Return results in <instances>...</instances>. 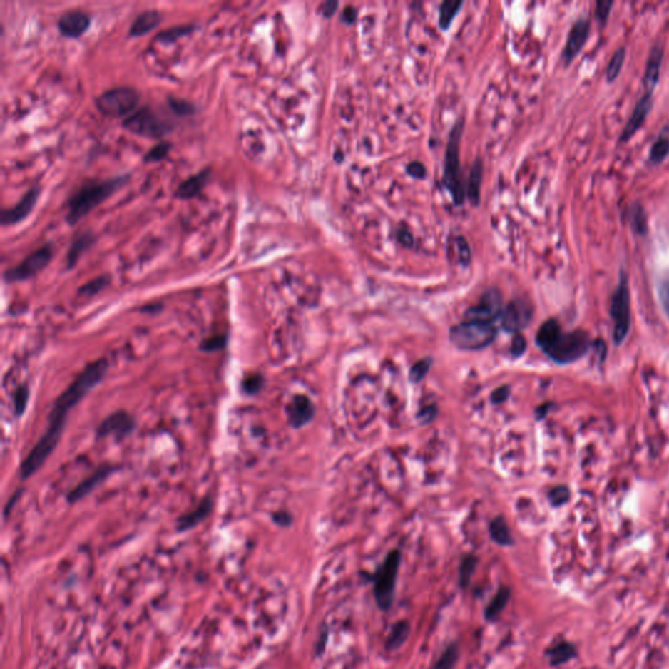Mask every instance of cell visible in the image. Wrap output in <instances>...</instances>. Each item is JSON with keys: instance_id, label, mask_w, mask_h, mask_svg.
<instances>
[{"instance_id": "cell-1", "label": "cell", "mask_w": 669, "mask_h": 669, "mask_svg": "<svg viewBox=\"0 0 669 669\" xmlns=\"http://www.w3.org/2000/svg\"><path fill=\"white\" fill-rule=\"evenodd\" d=\"M108 367L109 364L105 358L91 362L78 374L76 379L63 391L61 397L55 400L45 434L41 436V439L31 449V451L20 466L21 480H26L34 475L50 458V455L61 441L68 412L91 389H94L102 381V378L108 373Z\"/></svg>"}, {"instance_id": "cell-2", "label": "cell", "mask_w": 669, "mask_h": 669, "mask_svg": "<svg viewBox=\"0 0 669 669\" xmlns=\"http://www.w3.org/2000/svg\"><path fill=\"white\" fill-rule=\"evenodd\" d=\"M536 344L548 357L557 364H571L583 357L591 342L584 331L562 332L556 320L545 322L536 334Z\"/></svg>"}, {"instance_id": "cell-3", "label": "cell", "mask_w": 669, "mask_h": 669, "mask_svg": "<svg viewBox=\"0 0 669 669\" xmlns=\"http://www.w3.org/2000/svg\"><path fill=\"white\" fill-rule=\"evenodd\" d=\"M126 175L114 177L106 180H89L86 185L80 187L78 191L68 200L67 215L66 220L70 225L78 224L81 218L86 216L89 212L100 205L103 200L123 187L127 182Z\"/></svg>"}, {"instance_id": "cell-4", "label": "cell", "mask_w": 669, "mask_h": 669, "mask_svg": "<svg viewBox=\"0 0 669 669\" xmlns=\"http://www.w3.org/2000/svg\"><path fill=\"white\" fill-rule=\"evenodd\" d=\"M463 133V122L459 121L452 128L450 141L446 150V164H444V182L447 190L452 195L455 204L460 205L464 202L467 195L466 183L460 174V138Z\"/></svg>"}, {"instance_id": "cell-5", "label": "cell", "mask_w": 669, "mask_h": 669, "mask_svg": "<svg viewBox=\"0 0 669 669\" xmlns=\"http://www.w3.org/2000/svg\"><path fill=\"white\" fill-rule=\"evenodd\" d=\"M611 317L613 320V342L616 345H621L629 334L631 325L630 288L625 270L620 272L618 285L612 297Z\"/></svg>"}, {"instance_id": "cell-6", "label": "cell", "mask_w": 669, "mask_h": 669, "mask_svg": "<svg viewBox=\"0 0 669 669\" xmlns=\"http://www.w3.org/2000/svg\"><path fill=\"white\" fill-rule=\"evenodd\" d=\"M497 334L491 323L464 322L451 328L450 340L459 349L479 350L491 345Z\"/></svg>"}, {"instance_id": "cell-7", "label": "cell", "mask_w": 669, "mask_h": 669, "mask_svg": "<svg viewBox=\"0 0 669 669\" xmlns=\"http://www.w3.org/2000/svg\"><path fill=\"white\" fill-rule=\"evenodd\" d=\"M139 103V93L130 86L106 91L96 98V106L110 118L130 117Z\"/></svg>"}, {"instance_id": "cell-8", "label": "cell", "mask_w": 669, "mask_h": 669, "mask_svg": "<svg viewBox=\"0 0 669 669\" xmlns=\"http://www.w3.org/2000/svg\"><path fill=\"white\" fill-rule=\"evenodd\" d=\"M400 561H402V556L397 551L389 553L375 578L374 596L377 600V604L383 611L389 609L394 603Z\"/></svg>"}, {"instance_id": "cell-9", "label": "cell", "mask_w": 669, "mask_h": 669, "mask_svg": "<svg viewBox=\"0 0 669 669\" xmlns=\"http://www.w3.org/2000/svg\"><path fill=\"white\" fill-rule=\"evenodd\" d=\"M123 127L130 133L150 139H160L171 131L170 123L150 108H143L126 118Z\"/></svg>"}, {"instance_id": "cell-10", "label": "cell", "mask_w": 669, "mask_h": 669, "mask_svg": "<svg viewBox=\"0 0 669 669\" xmlns=\"http://www.w3.org/2000/svg\"><path fill=\"white\" fill-rule=\"evenodd\" d=\"M53 257H54L53 246L47 243L25 257L20 265H16L14 268H9L7 272L4 273V280L7 282L28 280L41 272L44 268H46Z\"/></svg>"}, {"instance_id": "cell-11", "label": "cell", "mask_w": 669, "mask_h": 669, "mask_svg": "<svg viewBox=\"0 0 669 669\" xmlns=\"http://www.w3.org/2000/svg\"><path fill=\"white\" fill-rule=\"evenodd\" d=\"M502 298L499 290L491 289L484 293L480 298L479 304L472 306L466 312L467 322H481V323H491L493 320L501 318L502 314Z\"/></svg>"}, {"instance_id": "cell-12", "label": "cell", "mask_w": 669, "mask_h": 669, "mask_svg": "<svg viewBox=\"0 0 669 669\" xmlns=\"http://www.w3.org/2000/svg\"><path fill=\"white\" fill-rule=\"evenodd\" d=\"M533 309L526 300H515L513 302L507 305V307L504 309L501 314V320H502V327L506 331L516 332L521 331L524 327L528 326L529 322L532 320Z\"/></svg>"}, {"instance_id": "cell-13", "label": "cell", "mask_w": 669, "mask_h": 669, "mask_svg": "<svg viewBox=\"0 0 669 669\" xmlns=\"http://www.w3.org/2000/svg\"><path fill=\"white\" fill-rule=\"evenodd\" d=\"M590 31H591V23L587 17L579 19L571 26L566 45H565V48L562 51V61L566 66L573 62L576 55L581 53V50L583 48L587 39H588Z\"/></svg>"}, {"instance_id": "cell-14", "label": "cell", "mask_w": 669, "mask_h": 669, "mask_svg": "<svg viewBox=\"0 0 669 669\" xmlns=\"http://www.w3.org/2000/svg\"><path fill=\"white\" fill-rule=\"evenodd\" d=\"M653 105H654V98H653V93H646L643 94L640 98H639L635 108L633 110L631 113V117L628 123L625 126V128L621 133V136H620V141L621 143H625V141H630L631 138L635 135V133L638 131L639 128L643 126V123L646 122L647 117L648 114L651 113L653 110Z\"/></svg>"}, {"instance_id": "cell-15", "label": "cell", "mask_w": 669, "mask_h": 669, "mask_svg": "<svg viewBox=\"0 0 669 669\" xmlns=\"http://www.w3.org/2000/svg\"><path fill=\"white\" fill-rule=\"evenodd\" d=\"M135 428V421L133 416L125 411H118L111 413L109 417L102 421L100 428L97 430L98 436H114L117 438H123L128 436Z\"/></svg>"}, {"instance_id": "cell-16", "label": "cell", "mask_w": 669, "mask_h": 669, "mask_svg": "<svg viewBox=\"0 0 669 669\" xmlns=\"http://www.w3.org/2000/svg\"><path fill=\"white\" fill-rule=\"evenodd\" d=\"M91 26V17L83 11H68L59 19L58 28L61 34L67 39H78Z\"/></svg>"}, {"instance_id": "cell-17", "label": "cell", "mask_w": 669, "mask_h": 669, "mask_svg": "<svg viewBox=\"0 0 669 669\" xmlns=\"http://www.w3.org/2000/svg\"><path fill=\"white\" fill-rule=\"evenodd\" d=\"M39 188L34 187L31 188L26 194L24 195L21 200L16 204L15 207L9 210H3L1 212V224L3 225H14L20 221H23L31 213L36 203L39 200Z\"/></svg>"}, {"instance_id": "cell-18", "label": "cell", "mask_w": 669, "mask_h": 669, "mask_svg": "<svg viewBox=\"0 0 669 669\" xmlns=\"http://www.w3.org/2000/svg\"><path fill=\"white\" fill-rule=\"evenodd\" d=\"M314 412L315 411H314L312 400L304 395H297L293 397L287 407L289 424L293 428H301L306 425L309 421L312 420Z\"/></svg>"}, {"instance_id": "cell-19", "label": "cell", "mask_w": 669, "mask_h": 669, "mask_svg": "<svg viewBox=\"0 0 669 669\" xmlns=\"http://www.w3.org/2000/svg\"><path fill=\"white\" fill-rule=\"evenodd\" d=\"M113 471H114V468L110 467V466H102V467L98 468L93 475H91L86 480H83L75 489H72L68 493V496H67L68 502L70 504H76L80 499H84L86 494H89L91 491H93L97 485H100Z\"/></svg>"}, {"instance_id": "cell-20", "label": "cell", "mask_w": 669, "mask_h": 669, "mask_svg": "<svg viewBox=\"0 0 669 669\" xmlns=\"http://www.w3.org/2000/svg\"><path fill=\"white\" fill-rule=\"evenodd\" d=\"M663 58H664V50L660 44L655 45L654 48L651 50L648 61H647L646 71H645V78H643V84L648 93H653L655 88L658 86V81L660 78V70H662Z\"/></svg>"}, {"instance_id": "cell-21", "label": "cell", "mask_w": 669, "mask_h": 669, "mask_svg": "<svg viewBox=\"0 0 669 669\" xmlns=\"http://www.w3.org/2000/svg\"><path fill=\"white\" fill-rule=\"evenodd\" d=\"M212 509H213V499L208 496V497L203 499L202 502L196 506L193 511L185 514L179 518L178 521H177V529L179 532H185L188 529L195 528L198 524H200L210 515Z\"/></svg>"}, {"instance_id": "cell-22", "label": "cell", "mask_w": 669, "mask_h": 669, "mask_svg": "<svg viewBox=\"0 0 669 669\" xmlns=\"http://www.w3.org/2000/svg\"><path fill=\"white\" fill-rule=\"evenodd\" d=\"M210 169H204V170L195 174L193 177L187 178L185 182H182L178 186V190L175 195L180 198V199H191L194 198L196 195L199 194L203 190V187L207 185L208 179H210Z\"/></svg>"}, {"instance_id": "cell-23", "label": "cell", "mask_w": 669, "mask_h": 669, "mask_svg": "<svg viewBox=\"0 0 669 669\" xmlns=\"http://www.w3.org/2000/svg\"><path fill=\"white\" fill-rule=\"evenodd\" d=\"M160 21H161V14L158 11H155V9L144 11L135 19V21L130 28V36L141 37L149 31H153Z\"/></svg>"}, {"instance_id": "cell-24", "label": "cell", "mask_w": 669, "mask_h": 669, "mask_svg": "<svg viewBox=\"0 0 669 669\" xmlns=\"http://www.w3.org/2000/svg\"><path fill=\"white\" fill-rule=\"evenodd\" d=\"M93 234L89 233V232L80 234L78 237H76L72 242L70 250H68V254H67V268L75 267L78 263V257H81V254L93 245Z\"/></svg>"}, {"instance_id": "cell-25", "label": "cell", "mask_w": 669, "mask_h": 669, "mask_svg": "<svg viewBox=\"0 0 669 669\" xmlns=\"http://www.w3.org/2000/svg\"><path fill=\"white\" fill-rule=\"evenodd\" d=\"M626 218H628V223L630 224L631 229L634 230V233L639 234V235H645L647 233L648 226H647L646 212L642 207V204L634 203L630 207H628Z\"/></svg>"}, {"instance_id": "cell-26", "label": "cell", "mask_w": 669, "mask_h": 669, "mask_svg": "<svg viewBox=\"0 0 669 669\" xmlns=\"http://www.w3.org/2000/svg\"><path fill=\"white\" fill-rule=\"evenodd\" d=\"M576 655V647L568 642H561L558 645L553 646L548 650V659L553 667H558L568 660H571Z\"/></svg>"}, {"instance_id": "cell-27", "label": "cell", "mask_w": 669, "mask_h": 669, "mask_svg": "<svg viewBox=\"0 0 669 669\" xmlns=\"http://www.w3.org/2000/svg\"><path fill=\"white\" fill-rule=\"evenodd\" d=\"M483 165L481 161H476L471 175L468 179L467 196L469 200L474 204H479L480 199V187H481V180H483Z\"/></svg>"}, {"instance_id": "cell-28", "label": "cell", "mask_w": 669, "mask_h": 669, "mask_svg": "<svg viewBox=\"0 0 669 669\" xmlns=\"http://www.w3.org/2000/svg\"><path fill=\"white\" fill-rule=\"evenodd\" d=\"M411 633V626L407 621H399L395 623L391 629L389 639H387V648L389 650H397L399 647L403 646L405 640L409 637Z\"/></svg>"}, {"instance_id": "cell-29", "label": "cell", "mask_w": 669, "mask_h": 669, "mask_svg": "<svg viewBox=\"0 0 669 669\" xmlns=\"http://www.w3.org/2000/svg\"><path fill=\"white\" fill-rule=\"evenodd\" d=\"M489 532H491V538H493L497 544H513L511 532H510V528H509V526H507V523H506L504 518L499 516V518H496L494 521H491Z\"/></svg>"}, {"instance_id": "cell-30", "label": "cell", "mask_w": 669, "mask_h": 669, "mask_svg": "<svg viewBox=\"0 0 669 669\" xmlns=\"http://www.w3.org/2000/svg\"><path fill=\"white\" fill-rule=\"evenodd\" d=\"M509 599H510V590L506 588V587H502L489 603V606L485 611V617L488 620L497 618L501 615V612L505 609L506 604L509 603Z\"/></svg>"}, {"instance_id": "cell-31", "label": "cell", "mask_w": 669, "mask_h": 669, "mask_svg": "<svg viewBox=\"0 0 669 669\" xmlns=\"http://www.w3.org/2000/svg\"><path fill=\"white\" fill-rule=\"evenodd\" d=\"M625 58H626V48L620 47L612 56L611 62L608 63L607 71H606L608 83H613L616 78H618L620 72L623 70Z\"/></svg>"}, {"instance_id": "cell-32", "label": "cell", "mask_w": 669, "mask_h": 669, "mask_svg": "<svg viewBox=\"0 0 669 669\" xmlns=\"http://www.w3.org/2000/svg\"><path fill=\"white\" fill-rule=\"evenodd\" d=\"M668 155L669 138L667 136L658 138L650 149V163L654 165L662 164Z\"/></svg>"}, {"instance_id": "cell-33", "label": "cell", "mask_w": 669, "mask_h": 669, "mask_svg": "<svg viewBox=\"0 0 669 669\" xmlns=\"http://www.w3.org/2000/svg\"><path fill=\"white\" fill-rule=\"evenodd\" d=\"M459 659V648L456 645H451L444 650V654L436 660L430 669H454Z\"/></svg>"}, {"instance_id": "cell-34", "label": "cell", "mask_w": 669, "mask_h": 669, "mask_svg": "<svg viewBox=\"0 0 669 669\" xmlns=\"http://www.w3.org/2000/svg\"><path fill=\"white\" fill-rule=\"evenodd\" d=\"M463 6L461 1H444L439 11V25L442 29L450 26L454 17L459 12L460 7Z\"/></svg>"}, {"instance_id": "cell-35", "label": "cell", "mask_w": 669, "mask_h": 669, "mask_svg": "<svg viewBox=\"0 0 669 669\" xmlns=\"http://www.w3.org/2000/svg\"><path fill=\"white\" fill-rule=\"evenodd\" d=\"M194 29L193 25H180V26H173L170 29H166V31H163L158 36H157V41L160 42H164V44H171L174 41L186 36L188 33H191V31Z\"/></svg>"}, {"instance_id": "cell-36", "label": "cell", "mask_w": 669, "mask_h": 669, "mask_svg": "<svg viewBox=\"0 0 669 669\" xmlns=\"http://www.w3.org/2000/svg\"><path fill=\"white\" fill-rule=\"evenodd\" d=\"M109 276H100L94 280L89 281L86 285H83L78 289V295L86 297H92L98 295L102 289L105 288L109 284Z\"/></svg>"}, {"instance_id": "cell-37", "label": "cell", "mask_w": 669, "mask_h": 669, "mask_svg": "<svg viewBox=\"0 0 669 669\" xmlns=\"http://www.w3.org/2000/svg\"><path fill=\"white\" fill-rule=\"evenodd\" d=\"M170 149V143H160V144H157V145H155L153 148L149 150L148 153L144 157V161H145V163H158V161H163V160L166 158V156L169 155Z\"/></svg>"}, {"instance_id": "cell-38", "label": "cell", "mask_w": 669, "mask_h": 669, "mask_svg": "<svg viewBox=\"0 0 669 669\" xmlns=\"http://www.w3.org/2000/svg\"><path fill=\"white\" fill-rule=\"evenodd\" d=\"M225 345V334H213V336H210V337L203 340L202 344H200V349L204 350V352H216V350L223 349Z\"/></svg>"}, {"instance_id": "cell-39", "label": "cell", "mask_w": 669, "mask_h": 669, "mask_svg": "<svg viewBox=\"0 0 669 669\" xmlns=\"http://www.w3.org/2000/svg\"><path fill=\"white\" fill-rule=\"evenodd\" d=\"M476 568V558L472 557V556H468L467 558H464L463 563H461V568H460V583L463 587H467L471 578H472V574L475 571Z\"/></svg>"}, {"instance_id": "cell-40", "label": "cell", "mask_w": 669, "mask_h": 669, "mask_svg": "<svg viewBox=\"0 0 669 669\" xmlns=\"http://www.w3.org/2000/svg\"><path fill=\"white\" fill-rule=\"evenodd\" d=\"M29 400V389L26 386H21L16 391L14 397V403H15V412L17 416H21L25 412V408L28 405Z\"/></svg>"}, {"instance_id": "cell-41", "label": "cell", "mask_w": 669, "mask_h": 669, "mask_svg": "<svg viewBox=\"0 0 669 669\" xmlns=\"http://www.w3.org/2000/svg\"><path fill=\"white\" fill-rule=\"evenodd\" d=\"M263 383L265 379L260 374H251L243 381L242 389L247 394H257V391H260L263 387Z\"/></svg>"}, {"instance_id": "cell-42", "label": "cell", "mask_w": 669, "mask_h": 669, "mask_svg": "<svg viewBox=\"0 0 669 669\" xmlns=\"http://www.w3.org/2000/svg\"><path fill=\"white\" fill-rule=\"evenodd\" d=\"M570 499V491L566 486H557L549 493V501L553 506L558 507L568 502Z\"/></svg>"}, {"instance_id": "cell-43", "label": "cell", "mask_w": 669, "mask_h": 669, "mask_svg": "<svg viewBox=\"0 0 669 669\" xmlns=\"http://www.w3.org/2000/svg\"><path fill=\"white\" fill-rule=\"evenodd\" d=\"M430 366H431L430 359H421L417 364H414L411 369V375H409L411 381L420 382L428 374Z\"/></svg>"}, {"instance_id": "cell-44", "label": "cell", "mask_w": 669, "mask_h": 669, "mask_svg": "<svg viewBox=\"0 0 669 669\" xmlns=\"http://www.w3.org/2000/svg\"><path fill=\"white\" fill-rule=\"evenodd\" d=\"M169 105H170L171 110L178 116H188V114L194 113V106L190 102L183 101V100H179V98L170 97L169 98Z\"/></svg>"}, {"instance_id": "cell-45", "label": "cell", "mask_w": 669, "mask_h": 669, "mask_svg": "<svg viewBox=\"0 0 669 669\" xmlns=\"http://www.w3.org/2000/svg\"><path fill=\"white\" fill-rule=\"evenodd\" d=\"M613 1H607V0H599L596 3V9H595V16L599 20L601 25L607 23L608 17L611 14V9L613 7Z\"/></svg>"}, {"instance_id": "cell-46", "label": "cell", "mask_w": 669, "mask_h": 669, "mask_svg": "<svg viewBox=\"0 0 669 669\" xmlns=\"http://www.w3.org/2000/svg\"><path fill=\"white\" fill-rule=\"evenodd\" d=\"M526 348H527L526 339H524L521 334H515L513 339V344H511V348H510V352H511L513 357H521V354L526 352Z\"/></svg>"}, {"instance_id": "cell-47", "label": "cell", "mask_w": 669, "mask_h": 669, "mask_svg": "<svg viewBox=\"0 0 669 669\" xmlns=\"http://www.w3.org/2000/svg\"><path fill=\"white\" fill-rule=\"evenodd\" d=\"M659 300L669 320V279L662 281L659 285Z\"/></svg>"}, {"instance_id": "cell-48", "label": "cell", "mask_w": 669, "mask_h": 669, "mask_svg": "<svg viewBox=\"0 0 669 669\" xmlns=\"http://www.w3.org/2000/svg\"><path fill=\"white\" fill-rule=\"evenodd\" d=\"M509 394H510V392H509V387L504 386V387L496 389V391L493 392L491 400H493V403H499H499H504L506 399L509 397Z\"/></svg>"}, {"instance_id": "cell-49", "label": "cell", "mask_w": 669, "mask_h": 669, "mask_svg": "<svg viewBox=\"0 0 669 669\" xmlns=\"http://www.w3.org/2000/svg\"><path fill=\"white\" fill-rule=\"evenodd\" d=\"M408 173L414 178H422L425 175V168L420 163H413L408 166Z\"/></svg>"}, {"instance_id": "cell-50", "label": "cell", "mask_w": 669, "mask_h": 669, "mask_svg": "<svg viewBox=\"0 0 669 669\" xmlns=\"http://www.w3.org/2000/svg\"><path fill=\"white\" fill-rule=\"evenodd\" d=\"M458 249H459L460 254V260L463 263H467L469 260V249H468L467 242L464 241L463 238H459V242H458Z\"/></svg>"}, {"instance_id": "cell-51", "label": "cell", "mask_w": 669, "mask_h": 669, "mask_svg": "<svg viewBox=\"0 0 669 669\" xmlns=\"http://www.w3.org/2000/svg\"><path fill=\"white\" fill-rule=\"evenodd\" d=\"M273 521H276L277 524L285 527V526L290 524L292 519H290V515H289L288 513H282V511H281V513L275 514V515H273Z\"/></svg>"}, {"instance_id": "cell-52", "label": "cell", "mask_w": 669, "mask_h": 669, "mask_svg": "<svg viewBox=\"0 0 669 669\" xmlns=\"http://www.w3.org/2000/svg\"><path fill=\"white\" fill-rule=\"evenodd\" d=\"M337 6H339L337 1H327V3H325V4L322 6L323 15L326 16V17L334 15V11L337 9Z\"/></svg>"}, {"instance_id": "cell-53", "label": "cell", "mask_w": 669, "mask_h": 669, "mask_svg": "<svg viewBox=\"0 0 669 669\" xmlns=\"http://www.w3.org/2000/svg\"><path fill=\"white\" fill-rule=\"evenodd\" d=\"M356 15H357V12H356L353 8H345V11H344V15H342V19H344V21H345V23H353V21H354V19H356Z\"/></svg>"}, {"instance_id": "cell-54", "label": "cell", "mask_w": 669, "mask_h": 669, "mask_svg": "<svg viewBox=\"0 0 669 669\" xmlns=\"http://www.w3.org/2000/svg\"><path fill=\"white\" fill-rule=\"evenodd\" d=\"M427 416L429 417V421L433 420V419H434V416H436V409H434L433 407H430V408H428V409H424L422 412H420V417H422L421 421H422V422H425V420H427Z\"/></svg>"}, {"instance_id": "cell-55", "label": "cell", "mask_w": 669, "mask_h": 669, "mask_svg": "<svg viewBox=\"0 0 669 669\" xmlns=\"http://www.w3.org/2000/svg\"><path fill=\"white\" fill-rule=\"evenodd\" d=\"M551 407H552V404L541 405V407L537 409V419H543Z\"/></svg>"}]
</instances>
